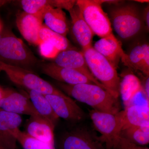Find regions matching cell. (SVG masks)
<instances>
[{
	"mask_svg": "<svg viewBox=\"0 0 149 149\" xmlns=\"http://www.w3.org/2000/svg\"><path fill=\"white\" fill-rule=\"evenodd\" d=\"M102 1L79 0L76 4L94 35L103 38L112 33L109 17L102 8Z\"/></svg>",
	"mask_w": 149,
	"mask_h": 149,
	"instance_id": "obj_7",
	"label": "cell"
},
{
	"mask_svg": "<svg viewBox=\"0 0 149 149\" xmlns=\"http://www.w3.org/2000/svg\"><path fill=\"white\" fill-rule=\"evenodd\" d=\"M71 19L72 34L82 51L92 47L94 34L85 21L77 4L68 10Z\"/></svg>",
	"mask_w": 149,
	"mask_h": 149,
	"instance_id": "obj_15",
	"label": "cell"
},
{
	"mask_svg": "<svg viewBox=\"0 0 149 149\" xmlns=\"http://www.w3.org/2000/svg\"><path fill=\"white\" fill-rule=\"evenodd\" d=\"M113 26L119 37L129 40L141 33L144 22L140 12L132 5L115 7L110 12Z\"/></svg>",
	"mask_w": 149,
	"mask_h": 149,
	"instance_id": "obj_4",
	"label": "cell"
},
{
	"mask_svg": "<svg viewBox=\"0 0 149 149\" xmlns=\"http://www.w3.org/2000/svg\"><path fill=\"white\" fill-rule=\"evenodd\" d=\"M45 95L59 118H61L72 122H78L85 118V112L67 95L64 96L55 95Z\"/></svg>",
	"mask_w": 149,
	"mask_h": 149,
	"instance_id": "obj_10",
	"label": "cell"
},
{
	"mask_svg": "<svg viewBox=\"0 0 149 149\" xmlns=\"http://www.w3.org/2000/svg\"><path fill=\"white\" fill-rule=\"evenodd\" d=\"M43 17L23 11L17 15V26L26 41L32 45L38 46L42 42L40 39V32L43 24Z\"/></svg>",
	"mask_w": 149,
	"mask_h": 149,
	"instance_id": "obj_14",
	"label": "cell"
},
{
	"mask_svg": "<svg viewBox=\"0 0 149 149\" xmlns=\"http://www.w3.org/2000/svg\"><path fill=\"white\" fill-rule=\"evenodd\" d=\"M120 136L133 143L146 146L149 143V125L130 126L123 129Z\"/></svg>",
	"mask_w": 149,
	"mask_h": 149,
	"instance_id": "obj_23",
	"label": "cell"
},
{
	"mask_svg": "<svg viewBox=\"0 0 149 149\" xmlns=\"http://www.w3.org/2000/svg\"><path fill=\"white\" fill-rule=\"evenodd\" d=\"M4 94V88H2L0 86V106H1V102L2 99L3 97ZM0 109H1V107H0Z\"/></svg>",
	"mask_w": 149,
	"mask_h": 149,
	"instance_id": "obj_32",
	"label": "cell"
},
{
	"mask_svg": "<svg viewBox=\"0 0 149 149\" xmlns=\"http://www.w3.org/2000/svg\"><path fill=\"white\" fill-rule=\"evenodd\" d=\"M43 19L47 27L66 37L69 31V26L66 15L62 9L47 6L43 14Z\"/></svg>",
	"mask_w": 149,
	"mask_h": 149,
	"instance_id": "obj_20",
	"label": "cell"
},
{
	"mask_svg": "<svg viewBox=\"0 0 149 149\" xmlns=\"http://www.w3.org/2000/svg\"><path fill=\"white\" fill-rule=\"evenodd\" d=\"M0 70L4 71L13 83L29 91L40 92L44 95H66L60 90L31 70L0 61Z\"/></svg>",
	"mask_w": 149,
	"mask_h": 149,
	"instance_id": "obj_5",
	"label": "cell"
},
{
	"mask_svg": "<svg viewBox=\"0 0 149 149\" xmlns=\"http://www.w3.org/2000/svg\"><path fill=\"white\" fill-rule=\"evenodd\" d=\"M93 47L116 69L120 60L123 63L127 58V54L123 49L121 43L113 33L101 38Z\"/></svg>",
	"mask_w": 149,
	"mask_h": 149,
	"instance_id": "obj_12",
	"label": "cell"
},
{
	"mask_svg": "<svg viewBox=\"0 0 149 149\" xmlns=\"http://www.w3.org/2000/svg\"><path fill=\"white\" fill-rule=\"evenodd\" d=\"M41 70L43 73L59 81L60 83L70 85L93 83L80 72L58 66L53 62L43 63L41 65Z\"/></svg>",
	"mask_w": 149,
	"mask_h": 149,
	"instance_id": "obj_13",
	"label": "cell"
},
{
	"mask_svg": "<svg viewBox=\"0 0 149 149\" xmlns=\"http://www.w3.org/2000/svg\"><path fill=\"white\" fill-rule=\"evenodd\" d=\"M22 122L20 115L0 109V145L6 149H15L16 139L10 133L19 128Z\"/></svg>",
	"mask_w": 149,
	"mask_h": 149,
	"instance_id": "obj_16",
	"label": "cell"
},
{
	"mask_svg": "<svg viewBox=\"0 0 149 149\" xmlns=\"http://www.w3.org/2000/svg\"><path fill=\"white\" fill-rule=\"evenodd\" d=\"M0 29H1V24H0Z\"/></svg>",
	"mask_w": 149,
	"mask_h": 149,
	"instance_id": "obj_34",
	"label": "cell"
},
{
	"mask_svg": "<svg viewBox=\"0 0 149 149\" xmlns=\"http://www.w3.org/2000/svg\"><path fill=\"white\" fill-rule=\"evenodd\" d=\"M143 20L146 24V27L148 31L149 29V6H147L145 9L143 13Z\"/></svg>",
	"mask_w": 149,
	"mask_h": 149,
	"instance_id": "obj_31",
	"label": "cell"
},
{
	"mask_svg": "<svg viewBox=\"0 0 149 149\" xmlns=\"http://www.w3.org/2000/svg\"><path fill=\"white\" fill-rule=\"evenodd\" d=\"M55 125L40 115L30 116L26 126L27 134L45 143L55 145Z\"/></svg>",
	"mask_w": 149,
	"mask_h": 149,
	"instance_id": "obj_17",
	"label": "cell"
},
{
	"mask_svg": "<svg viewBox=\"0 0 149 149\" xmlns=\"http://www.w3.org/2000/svg\"><path fill=\"white\" fill-rule=\"evenodd\" d=\"M141 80L132 73L124 74L119 85L120 95L125 107L132 104L136 97L143 92Z\"/></svg>",
	"mask_w": 149,
	"mask_h": 149,
	"instance_id": "obj_19",
	"label": "cell"
},
{
	"mask_svg": "<svg viewBox=\"0 0 149 149\" xmlns=\"http://www.w3.org/2000/svg\"><path fill=\"white\" fill-rule=\"evenodd\" d=\"M21 3L24 12L43 18L45 9L47 6H50L51 1L23 0Z\"/></svg>",
	"mask_w": 149,
	"mask_h": 149,
	"instance_id": "obj_26",
	"label": "cell"
},
{
	"mask_svg": "<svg viewBox=\"0 0 149 149\" xmlns=\"http://www.w3.org/2000/svg\"><path fill=\"white\" fill-rule=\"evenodd\" d=\"M0 149H6L5 148H4V147H3L2 146H1V145H0Z\"/></svg>",
	"mask_w": 149,
	"mask_h": 149,
	"instance_id": "obj_33",
	"label": "cell"
},
{
	"mask_svg": "<svg viewBox=\"0 0 149 149\" xmlns=\"http://www.w3.org/2000/svg\"><path fill=\"white\" fill-rule=\"evenodd\" d=\"M53 63L62 67L74 70L80 72L93 83L107 91L105 87L93 76L88 68L82 52L71 49L61 51L54 59Z\"/></svg>",
	"mask_w": 149,
	"mask_h": 149,
	"instance_id": "obj_9",
	"label": "cell"
},
{
	"mask_svg": "<svg viewBox=\"0 0 149 149\" xmlns=\"http://www.w3.org/2000/svg\"><path fill=\"white\" fill-rule=\"evenodd\" d=\"M38 46L40 54L45 58L54 59L60 52L48 42L42 41Z\"/></svg>",
	"mask_w": 149,
	"mask_h": 149,
	"instance_id": "obj_27",
	"label": "cell"
},
{
	"mask_svg": "<svg viewBox=\"0 0 149 149\" xmlns=\"http://www.w3.org/2000/svg\"><path fill=\"white\" fill-rule=\"evenodd\" d=\"M57 85L68 96L87 104L94 110L111 113H116L120 111L118 99L94 83L70 85L58 83Z\"/></svg>",
	"mask_w": 149,
	"mask_h": 149,
	"instance_id": "obj_1",
	"label": "cell"
},
{
	"mask_svg": "<svg viewBox=\"0 0 149 149\" xmlns=\"http://www.w3.org/2000/svg\"><path fill=\"white\" fill-rule=\"evenodd\" d=\"M0 61L31 70L37 60L20 39L5 31L0 34Z\"/></svg>",
	"mask_w": 149,
	"mask_h": 149,
	"instance_id": "obj_3",
	"label": "cell"
},
{
	"mask_svg": "<svg viewBox=\"0 0 149 149\" xmlns=\"http://www.w3.org/2000/svg\"><path fill=\"white\" fill-rule=\"evenodd\" d=\"M111 149H149L148 147L139 146L119 136L113 142Z\"/></svg>",
	"mask_w": 149,
	"mask_h": 149,
	"instance_id": "obj_28",
	"label": "cell"
},
{
	"mask_svg": "<svg viewBox=\"0 0 149 149\" xmlns=\"http://www.w3.org/2000/svg\"><path fill=\"white\" fill-rule=\"evenodd\" d=\"M1 109L19 115L31 116L40 115L35 109L29 97L9 88H4Z\"/></svg>",
	"mask_w": 149,
	"mask_h": 149,
	"instance_id": "obj_11",
	"label": "cell"
},
{
	"mask_svg": "<svg viewBox=\"0 0 149 149\" xmlns=\"http://www.w3.org/2000/svg\"><path fill=\"white\" fill-rule=\"evenodd\" d=\"M76 3L75 1H51L50 6L56 8H63L69 10Z\"/></svg>",
	"mask_w": 149,
	"mask_h": 149,
	"instance_id": "obj_29",
	"label": "cell"
},
{
	"mask_svg": "<svg viewBox=\"0 0 149 149\" xmlns=\"http://www.w3.org/2000/svg\"><path fill=\"white\" fill-rule=\"evenodd\" d=\"M40 37L41 41L51 43L60 52L69 49V41L66 37L54 32L45 24L40 29Z\"/></svg>",
	"mask_w": 149,
	"mask_h": 149,
	"instance_id": "obj_25",
	"label": "cell"
},
{
	"mask_svg": "<svg viewBox=\"0 0 149 149\" xmlns=\"http://www.w3.org/2000/svg\"><path fill=\"white\" fill-rule=\"evenodd\" d=\"M82 52L94 77L105 87L112 95L118 99L120 80L116 68L93 46Z\"/></svg>",
	"mask_w": 149,
	"mask_h": 149,
	"instance_id": "obj_2",
	"label": "cell"
},
{
	"mask_svg": "<svg viewBox=\"0 0 149 149\" xmlns=\"http://www.w3.org/2000/svg\"><path fill=\"white\" fill-rule=\"evenodd\" d=\"M124 64L129 68L139 70L146 76H149V45L139 43L131 49Z\"/></svg>",
	"mask_w": 149,
	"mask_h": 149,
	"instance_id": "obj_18",
	"label": "cell"
},
{
	"mask_svg": "<svg viewBox=\"0 0 149 149\" xmlns=\"http://www.w3.org/2000/svg\"><path fill=\"white\" fill-rule=\"evenodd\" d=\"M27 91L28 97L38 113L55 126L59 118L55 113L45 95L37 91L29 90Z\"/></svg>",
	"mask_w": 149,
	"mask_h": 149,
	"instance_id": "obj_22",
	"label": "cell"
},
{
	"mask_svg": "<svg viewBox=\"0 0 149 149\" xmlns=\"http://www.w3.org/2000/svg\"><path fill=\"white\" fill-rule=\"evenodd\" d=\"M90 115L94 127L101 134L100 139L102 142L107 149H111L123 128V111L111 113L93 109Z\"/></svg>",
	"mask_w": 149,
	"mask_h": 149,
	"instance_id": "obj_6",
	"label": "cell"
},
{
	"mask_svg": "<svg viewBox=\"0 0 149 149\" xmlns=\"http://www.w3.org/2000/svg\"><path fill=\"white\" fill-rule=\"evenodd\" d=\"M143 90L147 100H149V76H146V78L144 80L143 83L142 84Z\"/></svg>",
	"mask_w": 149,
	"mask_h": 149,
	"instance_id": "obj_30",
	"label": "cell"
},
{
	"mask_svg": "<svg viewBox=\"0 0 149 149\" xmlns=\"http://www.w3.org/2000/svg\"><path fill=\"white\" fill-rule=\"evenodd\" d=\"M123 111L124 123L123 130L130 126L149 125L148 103L133 104L125 107Z\"/></svg>",
	"mask_w": 149,
	"mask_h": 149,
	"instance_id": "obj_21",
	"label": "cell"
},
{
	"mask_svg": "<svg viewBox=\"0 0 149 149\" xmlns=\"http://www.w3.org/2000/svg\"><path fill=\"white\" fill-rule=\"evenodd\" d=\"M10 133L23 149H56L55 145L35 139L29 136L26 132L20 130L19 128L11 130Z\"/></svg>",
	"mask_w": 149,
	"mask_h": 149,
	"instance_id": "obj_24",
	"label": "cell"
},
{
	"mask_svg": "<svg viewBox=\"0 0 149 149\" xmlns=\"http://www.w3.org/2000/svg\"><path fill=\"white\" fill-rule=\"evenodd\" d=\"M104 144L95 132L80 127L65 133L59 141L58 147L60 149H107Z\"/></svg>",
	"mask_w": 149,
	"mask_h": 149,
	"instance_id": "obj_8",
	"label": "cell"
}]
</instances>
